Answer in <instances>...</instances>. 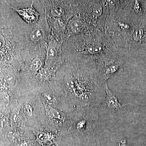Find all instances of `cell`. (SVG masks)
Here are the masks:
<instances>
[{"label":"cell","mask_w":146,"mask_h":146,"mask_svg":"<svg viewBox=\"0 0 146 146\" xmlns=\"http://www.w3.org/2000/svg\"><path fill=\"white\" fill-rule=\"evenodd\" d=\"M27 126L41 127L45 117L44 106L36 92L30 86L17 98Z\"/></svg>","instance_id":"cell-3"},{"label":"cell","mask_w":146,"mask_h":146,"mask_svg":"<svg viewBox=\"0 0 146 146\" xmlns=\"http://www.w3.org/2000/svg\"><path fill=\"white\" fill-rule=\"evenodd\" d=\"M44 105L45 115L42 126L57 132L62 137L68 134L71 125L70 113L67 114L50 106Z\"/></svg>","instance_id":"cell-6"},{"label":"cell","mask_w":146,"mask_h":146,"mask_svg":"<svg viewBox=\"0 0 146 146\" xmlns=\"http://www.w3.org/2000/svg\"><path fill=\"white\" fill-rule=\"evenodd\" d=\"M52 146H56L55 145H52Z\"/></svg>","instance_id":"cell-18"},{"label":"cell","mask_w":146,"mask_h":146,"mask_svg":"<svg viewBox=\"0 0 146 146\" xmlns=\"http://www.w3.org/2000/svg\"><path fill=\"white\" fill-rule=\"evenodd\" d=\"M31 130L35 136V141L39 145L60 146L62 137L57 132L42 126L37 129L31 128Z\"/></svg>","instance_id":"cell-11"},{"label":"cell","mask_w":146,"mask_h":146,"mask_svg":"<svg viewBox=\"0 0 146 146\" xmlns=\"http://www.w3.org/2000/svg\"><path fill=\"white\" fill-rule=\"evenodd\" d=\"M39 144L34 140V138L25 136L13 146H39Z\"/></svg>","instance_id":"cell-16"},{"label":"cell","mask_w":146,"mask_h":146,"mask_svg":"<svg viewBox=\"0 0 146 146\" xmlns=\"http://www.w3.org/2000/svg\"><path fill=\"white\" fill-rule=\"evenodd\" d=\"M94 28L95 27L86 23L76 13L68 21L67 24V33L68 37L90 31Z\"/></svg>","instance_id":"cell-12"},{"label":"cell","mask_w":146,"mask_h":146,"mask_svg":"<svg viewBox=\"0 0 146 146\" xmlns=\"http://www.w3.org/2000/svg\"><path fill=\"white\" fill-rule=\"evenodd\" d=\"M56 82L65 99L66 112L79 108L99 107L106 97L104 81L92 60H64Z\"/></svg>","instance_id":"cell-1"},{"label":"cell","mask_w":146,"mask_h":146,"mask_svg":"<svg viewBox=\"0 0 146 146\" xmlns=\"http://www.w3.org/2000/svg\"><path fill=\"white\" fill-rule=\"evenodd\" d=\"M127 52L102 58L96 61L98 70L105 82L122 70L127 58Z\"/></svg>","instance_id":"cell-8"},{"label":"cell","mask_w":146,"mask_h":146,"mask_svg":"<svg viewBox=\"0 0 146 146\" xmlns=\"http://www.w3.org/2000/svg\"><path fill=\"white\" fill-rule=\"evenodd\" d=\"M52 146V145L51 146L44 145V146Z\"/></svg>","instance_id":"cell-17"},{"label":"cell","mask_w":146,"mask_h":146,"mask_svg":"<svg viewBox=\"0 0 146 146\" xmlns=\"http://www.w3.org/2000/svg\"><path fill=\"white\" fill-rule=\"evenodd\" d=\"M32 89L36 92L43 104L50 106L66 113L65 99L55 79L47 85Z\"/></svg>","instance_id":"cell-7"},{"label":"cell","mask_w":146,"mask_h":146,"mask_svg":"<svg viewBox=\"0 0 146 146\" xmlns=\"http://www.w3.org/2000/svg\"><path fill=\"white\" fill-rule=\"evenodd\" d=\"M12 106L13 107L11 115L12 127L20 130H23L28 127H29L26 125L23 113L17 99H15Z\"/></svg>","instance_id":"cell-14"},{"label":"cell","mask_w":146,"mask_h":146,"mask_svg":"<svg viewBox=\"0 0 146 146\" xmlns=\"http://www.w3.org/2000/svg\"><path fill=\"white\" fill-rule=\"evenodd\" d=\"M33 3L29 7L20 9L15 8L9 5V6L16 11L25 21L29 23L32 24L35 23L38 21L40 15L33 7Z\"/></svg>","instance_id":"cell-15"},{"label":"cell","mask_w":146,"mask_h":146,"mask_svg":"<svg viewBox=\"0 0 146 146\" xmlns=\"http://www.w3.org/2000/svg\"><path fill=\"white\" fill-rule=\"evenodd\" d=\"M106 97L105 100L107 104L106 111L112 115L123 116L129 112L128 105L124 103L119 98L112 93L108 86L107 82L105 84Z\"/></svg>","instance_id":"cell-9"},{"label":"cell","mask_w":146,"mask_h":146,"mask_svg":"<svg viewBox=\"0 0 146 146\" xmlns=\"http://www.w3.org/2000/svg\"><path fill=\"white\" fill-rule=\"evenodd\" d=\"M96 108H79L70 113L71 125L68 133L76 138H89L96 130L98 121Z\"/></svg>","instance_id":"cell-5"},{"label":"cell","mask_w":146,"mask_h":146,"mask_svg":"<svg viewBox=\"0 0 146 146\" xmlns=\"http://www.w3.org/2000/svg\"><path fill=\"white\" fill-rule=\"evenodd\" d=\"M63 43L55 40L52 37L49 41L46 49V67L60 68L64 60L61 58V47Z\"/></svg>","instance_id":"cell-10"},{"label":"cell","mask_w":146,"mask_h":146,"mask_svg":"<svg viewBox=\"0 0 146 146\" xmlns=\"http://www.w3.org/2000/svg\"><path fill=\"white\" fill-rule=\"evenodd\" d=\"M63 59L66 61L92 60L127 51L117 46L105 32L94 28L90 31L68 37L63 42Z\"/></svg>","instance_id":"cell-2"},{"label":"cell","mask_w":146,"mask_h":146,"mask_svg":"<svg viewBox=\"0 0 146 146\" xmlns=\"http://www.w3.org/2000/svg\"><path fill=\"white\" fill-rule=\"evenodd\" d=\"M44 27L42 25L37 24L29 29V32L27 31V42L29 40V43L31 44H42L43 42L46 43L47 35Z\"/></svg>","instance_id":"cell-13"},{"label":"cell","mask_w":146,"mask_h":146,"mask_svg":"<svg viewBox=\"0 0 146 146\" xmlns=\"http://www.w3.org/2000/svg\"><path fill=\"white\" fill-rule=\"evenodd\" d=\"M74 3L76 13L89 25L105 31L109 13L107 0L74 1Z\"/></svg>","instance_id":"cell-4"}]
</instances>
